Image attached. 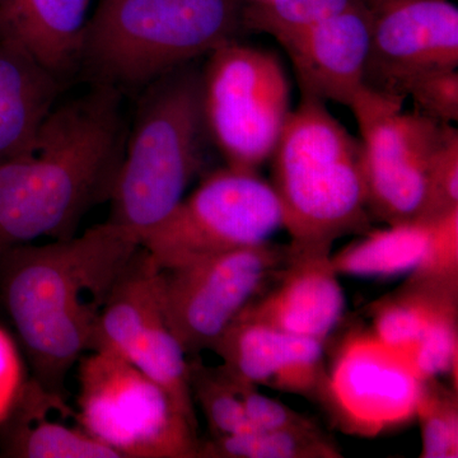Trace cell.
<instances>
[{"label": "cell", "instance_id": "obj_1", "mask_svg": "<svg viewBox=\"0 0 458 458\" xmlns=\"http://www.w3.org/2000/svg\"><path fill=\"white\" fill-rule=\"evenodd\" d=\"M140 247L107 221L80 237L0 251V297L45 390L64 396L66 377L92 349L102 310Z\"/></svg>", "mask_w": 458, "mask_h": 458}, {"label": "cell", "instance_id": "obj_2", "mask_svg": "<svg viewBox=\"0 0 458 458\" xmlns=\"http://www.w3.org/2000/svg\"><path fill=\"white\" fill-rule=\"evenodd\" d=\"M123 150L119 89L96 84L54 107L26 149L0 161V251L73 237L84 213L110 199Z\"/></svg>", "mask_w": 458, "mask_h": 458}, {"label": "cell", "instance_id": "obj_3", "mask_svg": "<svg viewBox=\"0 0 458 458\" xmlns=\"http://www.w3.org/2000/svg\"><path fill=\"white\" fill-rule=\"evenodd\" d=\"M325 104L302 95L271 155V186L293 246L333 249L370 229L360 141Z\"/></svg>", "mask_w": 458, "mask_h": 458}, {"label": "cell", "instance_id": "obj_4", "mask_svg": "<svg viewBox=\"0 0 458 458\" xmlns=\"http://www.w3.org/2000/svg\"><path fill=\"white\" fill-rule=\"evenodd\" d=\"M240 0H98L78 64L101 86L134 89L234 40Z\"/></svg>", "mask_w": 458, "mask_h": 458}, {"label": "cell", "instance_id": "obj_5", "mask_svg": "<svg viewBox=\"0 0 458 458\" xmlns=\"http://www.w3.org/2000/svg\"><path fill=\"white\" fill-rule=\"evenodd\" d=\"M201 75L185 66L150 83L111 192L108 222L143 240L181 203L203 161Z\"/></svg>", "mask_w": 458, "mask_h": 458}, {"label": "cell", "instance_id": "obj_6", "mask_svg": "<svg viewBox=\"0 0 458 458\" xmlns=\"http://www.w3.org/2000/svg\"><path fill=\"white\" fill-rule=\"evenodd\" d=\"M78 384V423L120 458H198V427L134 364L89 352Z\"/></svg>", "mask_w": 458, "mask_h": 458}, {"label": "cell", "instance_id": "obj_7", "mask_svg": "<svg viewBox=\"0 0 458 458\" xmlns=\"http://www.w3.org/2000/svg\"><path fill=\"white\" fill-rule=\"evenodd\" d=\"M201 101L205 128L227 165L258 171L291 114V84L273 51L234 38L209 54Z\"/></svg>", "mask_w": 458, "mask_h": 458}, {"label": "cell", "instance_id": "obj_8", "mask_svg": "<svg viewBox=\"0 0 458 458\" xmlns=\"http://www.w3.org/2000/svg\"><path fill=\"white\" fill-rule=\"evenodd\" d=\"M283 228L276 191L258 171L227 167L205 177L140 241L161 270L270 241Z\"/></svg>", "mask_w": 458, "mask_h": 458}, {"label": "cell", "instance_id": "obj_9", "mask_svg": "<svg viewBox=\"0 0 458 458\" xmlns=\"http://www.w3.org/2000/svg\"><path fill=\"white\" fill-rule=\"evenodd\" d=\"M403 102L366 87L351 105L361 135L369 213L387 225L423 218L430 165L447 125L403 113Z\"/></svg>", "mask_w": 458, "mask_h": 458}, {"label": "cell", "instance_id": "obj_10", "mask_svg": "<svg viewBox=\"0 0 458 458\" xmlns=\"http://www.w3.org/2000/svg\"><path fill=\"white\" fill-rule=\"evenodd\" d=\"M288 258L289 246L267 241L161 270L165 321L185 354L192 358L212 351Z\"/></svg>", "mask_w": 458, "mask_h": 458}, {"label": "cell", "instance_id": "obj_11", "mask_svg": "<svg viewBox=\"0 0 458 458\" xmlns=\"http://www.w3.org/2000/svg\"><path fill=\"white\" fill-rule=\"evenodd\" d=\"M421 377L405 352L386 345L372 330L340 344L321 405L351 436L377 437L414 420Z\"/></svg>", "mask_w": 458, "mask_h": 458}, {"label": "cell", "instance_id": "obj_12", "mask_svg": "<svg viewBox=\"0 0 458 458\" xmlns=\"http://www.w3.org/2000/svg\"><path fill=\"white\" fill-rule=\"evenodd\" d=\"M364 86L403 101L412 84L458 66V8L450 0H369Z\"/></svg>", "mask_w": 458, "mask_h": 458}, {"label": "cell", "instance_id": "obj_13", "mask_svg": "<svg viewBox=\"0 0 458 458\" xmlns=\"http://www.w3.org/2000/svg\"><path fill=\"white\" fill-rule=\"evenodd\" d=\"M232 376L258 387L321 403L327 385L325 343L238 315L212 348Z\"/></svg>", "mask_w": 458, "mask_h": 458}, {"label": "cell", "instance_id": "obj_14", "mask_svg": "<svg viewBox=\"0 0 458 458\" xmlns=\"http://www.w3.org/2000/svg\"><path fill=\"white\" fill-rule=\"evenodd\" d=\"M288 246L284 267L240 315L327 343L345 310L340 276L331 262L333 249Z\"/></svg>", "mask_w": 458, "mask_h": 458}, {"label": "cell", "instance_id": "obj_15", "mask_svg": "<svg viewBox=\"0 0 458 458\" xmlns=\"http://www.w3.org/2000/svg\"><path fill=\"white\" fill-rule=\"evenodd\" d=\"M288 54L303 96L351 107L364 86L369 49L366 3L276 38Z\"/></svg>", "mask_w": 458, "mask_h": 458}, {"label": "cell", "instance_id": "obj_16", "mask_svg": "<svg viewBox=\"0 0 458 458\" xmlns=\"http://www.w3.org/2000/svg\"><path fill=\"white\" fill-rule=\"evenodd\" d=\"M63 394L50 393L35 379L26 381L0 423V452L11 458H120L116 452L68 423L77 411Z\"/></svg>", "mask_w": 458, "mask_h": 458}, {"label": "cell", "instance_id": "obj_17", "mask_svg": "<svg viewBox=\"0 0 458 458\" xmlns=\"http://www.w3.org/2000/svg\"><path fill=\"white\" fill-rule=\"evenodd\" d=\"M90 0H0V41L16 45L51 73L78 64Z\"/></svg>", "mask_w": 458, "mask_h": 458}, {"label": "cell", "instance_id": "obj_18", "mask_svg": "<svg viewBox=\"0 0 458 458\" xmlns=\"http://www.w3.org/2000/svg\"><path fill=\"white\" fill-rule=\"evenodd\" d=\"M57 90L55 74L16 45L0 41V161L31 143Z\"/></svg>", "mask_w": 458, "mask_h": 458}, {"label": "cell", "instance_id": "obj_19", "mask_svg": "<svg viewBox=\"0 0 458 458\" xmlns=\"http://www.w3.org/2000/svg\"><path fill=\"white\" fill-rule=\"evenodd\" d=\"M454 306H458V279L409 274L399 288L370 306L372 333L386 345L409 352L428 325Z\"/></svg>", "mask_w": 458, "mask_h": 458}, {"label": "cell", "instance_id": "obj_20", "mask_svg": "<svg viewBox=\"0 0 458 458\" xmlns=\"http://www.w3.org/2000/svg\"><path fill=\"white\" fill-rule=\"evenodd\" d=\"M430 221H415L369 231L331 254L339 276L393 278L417 269L426 252Z\"/></svg>", "mask_w": 458, "mask_h": 458}, {"label": "cell", "instance_id": "obj_21", "mask_svg": "<svg viewBox=\"0 0 458 458\" xmlns=\"http://www.w3.org/2000/svg\"><path fill=\"white\" fill-rule=\"evenodd\" d=\"M335 439L319 428L251 429L210 437L199 445L198 458H342Z\"/></svg>", "mask_w": 458, "mask_h": 458}, {"label": "cell", "instance_id": "obj_22", "mask_svg": "<svg viewBox=\"0 0 458 458\" xmlns=\"http://www.w3.org/2000/svg\"><path fill=\"white\" fill-rule=\"evenodd\" d=\"M189 384L192 400L203 412L210 437L251 429L233 378L222 366L208 367L192 357L189 360Z\"/></svg>", "mask_w": 458, "mask_h": 458}, {"label": "cell", "instance_id": "obj_23", "mask_svg": "<svg viewBox=\"0 0 458 458\" xmlns=\"http://www.w3.org/2000/svg\"><path fill=\"white\" fill-rule=\"evenodd\" d=\"M415 420L420 428L421 458L458 457V390L439 377L426 378L419 388Z\"/></svg>", "mask_w": 458, "mask_h": 458}, {"label": "cell", "instance_id": "obj_24", "mask_svg": "<svg viewBox=\"0 0 458 458\" xmlns=\"http://www.w3.org/2000/svg\"><path fill=\"white\" fill-rule=\"evenodd\" d=\"M360 0H261L242 9L247 29L267 33L274 38L297 31L348 11Z\"/></svg>", "mask_w": 458, "mask_h": 458}, {"label": "cell", "instance_id": "obj_25", "mask_svg": "<svg viewBox=\"0 0 458 458\" xmlns=\"http://www.w3.org/2000/svg\"><path fill=\"white\" fill-rule=\"evenodd\" d=\"M406 354L421 379L448 376L458 390V306L439 313Z\"/></svg>", "mask_w": 458, "mask_h": 458}, {"label": "cell", "instance_id": "obj_26", "mask_svg": "<svg viewBox=\"0 0 458 458\" xmlns=\"http://www.w3.org/2000/svg\"><path fill=\"white\" fill-rule=\"evenodd\" d=\"M454 209H458V131L447 123L430 165L421 221H432Z\"/></svg>", "mask_w": 458, "mask_h": 458}, {"label": "cell", "instance_id": "obj_27", "mask_svg": "<svg viewBox=\"0 0 458 458\" xmlns=\"http://www.w3.org/2000/svg\"><path fill=\"white\" fill-rule=\"evenodd\" d=\"M410 274L434 279H458V209L430 221L426 252Z\"/></svg>", "mask_w": 458, "mask_h": 458}, {"label": "cell", "instance_id": "obj_28", "mask_svg": "<svg viewBox=\"0 0 458 458\" xmlns=\"http://www.w3.org/2000/svg\"><path fill=\"white\" fill-rule=\"evenodd\" d=\"M417 113L442 123L458 120V72H438L420 78L409 89Z\"/></svg>", "mask_w": 458, "mask_h": 458}, {"label": "cell", "instance_id": "obj_29", "mask_svg": "<svg viewBox=\"0 0 458 458\" xmlns=\"http://www.w3.org/2000/svg\"><path fill=\"white\" fill-rule=\"evenodd\" d=\"M232 378L251 428L276 429V428L310 427L318 424L312 419L298 412L297 410L292 409L291 406L261 394L259 391L260 387L258 386L234 376H232Z\"/></svg>", "mask_w": 458, "mask_h": 458}, {"label": "cell", "instance_id": "obj_30", "mask_svg": "<svg viewBox=\"0 0 458 458\" xmlns=\"http://www.w3.org/2000/svg\"><path fill=\"white\" fill-rule=\"evenodd\" d=\"M26 381L16 344L0 328V423L7 417Z\"/></svg>", "mask_w": 458, "mask_h": 458}, {"label": "cell", "instance_id": "obj_31", "mask_svg": "<svg viewBox=\"0 0 458 458\" xmlns=\"http://www.w3.org/2000/svg\"><path fill=\"white\" fill-rule=\"evenodd\" d=\"M247 2L255 3V2H261V0H247Z\"/></svg>", "mask_w": 458, "mask_h": 458}]
</instances>
